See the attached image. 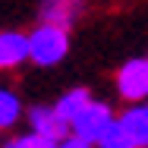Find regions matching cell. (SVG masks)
<instances>
[{"mask_svg":"<svg viewBox=\"0 0 148 148\" xmlns=\"http://www.w3.org/2000/svg\"><path fill=\"white\" fill-rule=\"evenodd\" d=\"M0 148H60V142H51V139L35 136V132H16V136L3 139Z\"/></svg>","mask_w":148,"mask_h":148,"instance_id":"obj_10","label":"cell"},{"mask_svg":"<svg viewBox=\"0 0 148 148\" xmlns=\"http://www.w3.org/2000/svg\"><path fill=\"white\" fill-rule=\"evenodd\" d=\"M91 101H95V98H91V91L82 88V85H76V88H66L57 101H54V110H57L60 120H63V123H69V129H73V123L85 114V107H88Z\"/></svg>","mask_w":148,"mask_h":148,"instance_id":"obj_7","label":"cell"},{"mask_svg":"<svg viewBox=\"0 0 148 148\" xmlns=\"http://www.w3.org/2000/svg\"><path fill=\"white\" fill-rule=\"evenodd\" d=\"M60 3H73V6H76V0H60Z\"/></svg>","mask_w":148,"mask_h":148,"instance_id":"obj_13","label":"cell"},{"mask_svg":"<svg viewBox=\"0 0 148 148\" xmlns=\"http://www.w3.org/2000/svg\"><path fill=\"white\" fill-rule=\"evenodd\" d=\"M117 117L120 114H114V107H110L107 101H91L88 107H85V114L73 123V136L98 148L101 139L107 136V129L117 123Z\"/></svg>","mask_w":148,"mask_h":148,"instance_id":"obj_2","label":"cell"},{"mask_svg":"<svg viewBox=\"0 0 148 148\" xmlns=\"http://www.w3.org/2000/svg\"><path fill=\"white\" fill-rule=\"evenodd\" d=\"M29 60V32H0V69H16Z\"/></svg>","mask_w":148,"mask_h":148,"instance_id":"obj_5","label":"cell"},{"mask_svg":"<svg viewBox=\"0 0 148 148\" xmlns=\"http://www.w3.org/2000/svg\"><path fill=\"white\" fill-rule=\"evenodd\" d=\"M120 126L129 136V142L136 148H148V101L145 104H132L120 114Z\"/></svg>","mask_w":148,"mask_h":148,"instance_id":"obj_6","label":"cell"},{"mask_svg":"<svg viewBox=\"0 0 148 148\" xmlns=\"http://www.w3.org/2000/svg\"><path fill=\"white\" fill-rule=\"evenodd\" d=\"M22 117H25V110H22V98H19L13 88L0 85V129H13Z\"/></svg>","mask_w":148,"mask_h":148,"instance_id":"obj_9","label":"cell"},{"mask_svg":"<svg viewBox=\"0 0 148 148\" xmlns=\"http://www.w3.org/2000/svg\"><path fill=\"white\" fill-rule=\"evenodd\" d=\"M117 95L129 107L148 101V57H129L117 69Z\"/></svg>","mask_w":148,"mask_h":148,"instance_id":"obj_3","label":"cell"},{"mask_svg":"<svg viewBox=\"0 0 148 148\" xmlns=\"http://www.w3.org/2000/svg\"><path fill=\"white\" fill-rule=\"evenodd\" d=\"M25 123H29V132L44 136L51 142H63V139L73 136L69 123L60 120V114L54 110V104H32L29 110H25Z\"/></svg>","mask_w":148,"mask_h":148,"instance_id":"obj_4","label":"cell"},{"mask_svg":"<svg viewBox=\"0 0 148 148\" xmlns=\"http://www.w3.org/2000/svg\"><path fill=\"white\" fill-rule=\"evenodd\" d=\"M60 148H95V145L82 142V139H76V136H69V139H63V142H60Z\"/></svg>","mask_w":148,"mask_h":148,"instance_id":"obj_12","label":"cell"},{"mask_svg":"<svg viewBox=\"0 0 148 148\" xmlns=\"http://www.w3.org/2000/svg\"><path fill=\"white\" fill-rule=\"evenodd\" d=\"M38 19L44 25H57V29H73L76 22V6L73 3H60V0H41V10H38Z\"/></svg>","mask_w":148,"mask_h":148,"instance_id":"obj_8","label":"cell"},{"mask_svg":"<svg viewBox=\"0 0 148 148\" xmlns=\"http://www.w3.org/2000/svg\"><path fill=\"white\" fill-rule=\"evenodd\" d=\"M98 148H136V145L129 142V136L123 132V126H120V120H117V123L107 129V136L101 139V145H98Z\"/></svg>","mask_w":148,"mask_h":148,"instance_id":"obj_11","label":"cell"},{"mask_svg":"<svg viewBox=\"0 0 148 148\" xmlns=\"http://www.w3.org/2000/svg\"><path fill=\"white\" fill-rule=\"evenodd\" d=\"M66 54H69V32L66 29L38 22V25L29 32V60L35 66L51 69V66L63 63Z\"/></svg>","mask_w":148,"mask_h":148,"instance_id":"obj_1","label":"cell"}]
</instances>
